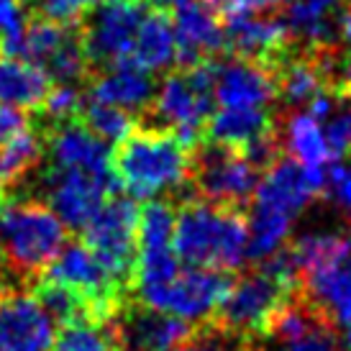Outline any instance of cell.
I'll use <instances>...</instances> for the list:
<instances>
[{
    "instance_id": "1",
    "label": "cell",
    "mask_w": 351,
    "mask_h": 351,
    "mask_svg": "<svg viewBox=\"0 0 351 351\" xmlns=\"http://www.w3.org/2000/svg\"><path fill=\"white\" fill-rule=\"evenodd\" d=\"M113 172L118 185L131 197L156 200V195L175 193L193 177V156L175 131L134 128L123 141H118Z\"/></svg>"
},
{
    "instance_id": "2",
    "label": "cell",
    "mask_w": 351,
    "mask_h": 351,
    "mask_svg": "<svg viewBox=\"0 0 351 351\" xmlns=\"http://www.w3.org/2000/svg\"><path fill=\"white\" fill-rule=\"evenodd\" d=\"M172 249L187 267L236 269L249 256V223L239 208L190 200L175 215Z\"/></svg>"
},
{
    "instance_id": "3",
    "label": "cell",
    "mask_w": 351,
    "mask_h": 351,
    "mask_svg": "<svg viewBox=\"0 0 351 351\" xmlns=\"http://www.w3.org/2000/svg\"><path fill=\"white\" fill-rule=\"evenodd\" d=\"M298 269L290 252H277L262 259L252 274L231 282V290L218 308V323L231 333H264L272 318L293 300Z\"/></svg>"
},
{
    "instance_id": "4",
    "label": "cell",
    "mask_w": 351,
    "mask_h": 351,
    "mask_svg": "<svg viewBox=\"0 0 351 351\" xmlns=\"http://www.w3.org/2000/svg\"><path fill=\"white\" fill-rule=\"evenodd\" d=\"M67 226L39 200H13L0 210V249L8 269L36 280L67 246Z\"/></svg>"
},
{
    "instance_id": "5",
    "label": "cell",
    "mask_w": 351,
    "mask_h": 351,
    "mask_svg": "<svg viewBox=\"0 0 351 351\" xmlns=\"http://www.w3.org/2000/svg\"><path fill=\"white\" fill-rule=\"evenodd\" d=\"M215 62L203 59L197 64L172 72L154 90V116L175 131L187 147H195L197 134L205 126L213 106Z\"/></svg>"
},
{
    "instance_id": "6",
    "label": "cell",
    "mask_w": 351,
    "mask_h": 351,
    "mask_svg": "<svg viewBox=\"0 0 351 351\" xmlns=\"http://www.w3.org/2000/svg\"><path fill=\"white\" fill-rule=\"evenodd\" d=\"M136 223L138 205L134 197L113 195L98 208L90 218L85 231V244L95 252L103 267L116 277L118 282L128 287L134 282L136 267Z\"/></svg>"
},
{
    "instance_id": "7",
    "label": "cell",
    "mask_w": 351,
    "mask_h": 351,
    "mask_svg": "<svg viewBox=\"0 0 351 351\" xmlns=\"http://www.w3.org/2000/svg\"><path fill=\"white\" fill-rule=\"evenodd\" d=\"M228 290H231V277L221 269L187 267L177 272L175 280L141 295L138 300L147 308L169 313L187 323H200L218 313Z\"/></svg>"
},
{
    "instance_id": "8",
    "label": "cell",
    "mask_w": 351,
    "mask_h": 351,
    "mask_svg": "<svg viewBox=\"0 0 351 351\" xmlns=\"http://www.w3.org/2000/svg\"><path fill=\"white\" fill-rule=\"evenodd\" d=\"M147 13L144 0H106L93 10L80 31L90 64L106 69L126 62Z\"/></svg>"
},
{
    "instance_id": "9",
    "label": "cell",
    "mask_w": 351,
    "mask_h": 351,
    "mask_svg": "<svg viewBox=\"0 0 351 351\" xmlns=\"http://www.w3.org/2000/svg\"><path fill=\"white\" fill-rule=\"evenodd\" d=\"M193 180L208 203L239 208L254 197L259 167L236 149L208 144L193 162Z\"/></svg>"
},
{
    "instance_id": "10",
    "label": "cell",
    "mask_w": 351,
    "mask_h": 351,
    "mask_svg": "<svg viewBox=\"0 0 351 351\" xmlns=\"http://www.w3.org/2000/svg\"><path fill=\"white\" fill-rule=\"evenodd\" d=\"M326 187L323 167H305L295 159H280L259 177L252 197V210L272 213L293 221Z\"/></svg>"
},
{
    "instance_id": "11",
    "label": "cell",
    "mask_w": 351,
    "mask_h": 351,
    "mask_svg": "<svg viewBox=\"0 0 351 351\" xmlns=\"http://www.w3.org/2000/svg\"><path fill=\"white\" fill-rule=\"evenodd\" d=\"M116 177H95L77 169H59L51 167L44 172V195L47 205L62 218L67 228H85L90 218L108 197L118 195Z\"/></svg>"
},
{
    "instance_id": "12",
    "label": "cell",
    "mask_w": 351,
    "mask_h": 351,
    "mask_svg": "<svg viewBox=\"0 0 351 351\" xmlns=\"http://www.w3.org/2000/svg\"><path fill=\"white\" fill-rule=\"evenodd\" d=\"M57 321L36 295L0 290V351H51Z\"/></svg>"
},
{
    "instance_id": "13",
    "label": "cell",
    "mask_w": 351,
    "mask_h": 351,
    "mask_svg": "<svg viewBox=\"0 0 351 351\" xmlns=\"http://www.w3.org/2000/svg\"><path fill=\"white\" fill-rule=\"evenodd\" d=\"M167 8L175 29L177 62L185 67L210 59L226 47L223 23L210 0H169Z\"/></svg>"
},
{
    "instance_id": "14",
    "label": "cell",
    "mask_w": 351,
    "mask_h": 351,
    "mask_svg": "<svg viewBox=\"0 0 351 351\" xmlns=\"http://www.w3.org/2000/svg\"><path fill=\"white\" fill-rule=\"evenodd\" d=\"M110 333L123 351H172L193 336V326L169 313L131 305L113 315Z\"/></svg>"
},
{
    "instance_id": "15",
    "label": "cell",
    "mask_w": 351,
    "mask_h": 351,
    "mask_svg": "<svg viewBox=\"0 0 351 351\" xmlns=\"http://www.w3.org/2000/svg\"><path fill=\"white\" fill-rule=\"evenodd\" d=\"M51 167L77 169L95 177H116L113 172V152L108 141L98 138L82 121L57 123L44 141ZM118 180V177H116Z\"/></svg>"
},
{
    "instance_id": "16",
    "label": "cell",
    "mask_w": 351,
    "mask_h": 351,
    "mask_svg": "<svg viewBox=\"0 0 351 351\" xmlns=\"http://www.w3.org/2000/svg\"><path fill=\"white\" fill-rule=\"evenodd\" d=\"M269 351H339V336L311 302H287L267 326Z\"/></svg>"
},
{
    "instance_id": "17",
    "label": "cell",
    "mask_w": 351,
    "mask_h": 351,
    "mask_svg": "<svg viewBox=\"0 0 351 351\" xmlns=\"http://www.w3.org/2000/svg\"><path fill=\"white\" fill-rule=\"evenodd\" d=\"M274 98H277V77L269 64L244 57L215 64L213 100H218L221 108L267 110Z\"/></svg>"
},
{
    "instance_id": "18",
    "label": "cell",
    "mask_w": 351,
    "mask_h": 351,
    "mask_svg": "<svg viewBox=\"0 0 351 351\" xmlns=\"http://www.w3.org/2000/svg\"><path fill=\"white\" fill-rule=\"evenodd\" d=\"M226 47L239 57L254 59L262 64H277L287 54L290 31L280 19H267L262 13H239L228 16L223 26Z\"/></svg>"
},
{
    "instance_id": "19",
    "label": "cell",
    "mask_w": 351,
    "mask_h": 351,
    "mask_svg": "<svg viewBox=\"0 0 351 351\" xmlns=\"http://www.w3.org/2000/svg\"><path fill=\"white\" fill-rule=\"evenodd\" d=\"M308 302L331 323H351V254L300 274Z\"/></svg>"
},
{
    "instance_id": "20",
    "label": "cell",
    "mask_w": 351,
    "mask_h": 351,
    "mask_svg": "<svg viewBox=\"0 0 351 351\" xmlns=\"http://www.w3.org/2000/svg\"><path fill=\"white\" fill-rule=\"evenodd\" d=\"M205 136L210 144L246 154L256 144L274 138V123L269 113L259 108H221L208 116Z\"/></svg>"
},
{
    "instance_id": "21",
    "label": "cell",
    "mask_w": 351,
    "mask_h": 351,
    "mask_svg": "<svg viewBox=\"0 0 351 351\" xmlns=\"http://www.w3.org/2000/svg\"><path fill=\"white\" fill-rule=\"evenodd\" d=\"M154 90L156 88L149 72L138 69L136 64L121 62V64L106 67L103 75L93 80L88 98L134 113V110H144V108L152 106Z\"/></svg>"
},
{
    "instance_id": "22",
    "label": "cell",
    "mask_w": 351,
    "mask_h": 351,
    "mask_svg": "<svg viewBox=\"0 0 351 351\" xmlns=\"http://www.w3.org/2000/svg\"><path fill=\"white\" fill-rule=\"evenodd\" d=\"M51 77L29 59L0 54V103L21 110H36L49 95Z\"/></svg>"
},
{
    "instance_id": "23",
    "label": "cell",
    "mask_w": 351,
    "mask_h": 351,
    "mask_svg": "<svg viewBox=\"0 0 351 351\" xmlns=\"http://www.w3.org/2000/svg\"><path fill=\"white\" fill-rule=\"evenodd\" d=\"M126 62L136 64L138 69H144L149 75L162 72L177 62L175 29H172V21H169L165 8H149V13L138 26L131 57Z\"/></svg>"
},
{
    "instance_id": "24",
    "label": "cell",
    "mask_w": 351,
    "mask_h": 351,
    "mask_svg": "<svg viewBox=\"0 0 351 351\" xmlns=\"http://www.w3.org/2000/svg\"><path fill=\"white\" fill-rule=\"evenodd\" d=\"M285 147H287V152H290L295 162H300L305 167H323L331 159L321 121L313 118L308 110L287 118V123H285Z\"/></svg>"
},
{
    "instance_id": "25",
    "label": "cell",
    "mask_w": 351,
    "mask_h": 351,
    "mask_svg": "<svg viewBox=\"0 0 351 351\" xmlns=\"http://www.w3.org/2000/svg\"><path fill=\"white\" fill-rule=\"evenodd\" d=\"M351 254V239L341 234H305L290 249L298 277L311 269H318L323 264H331L341 256Z\"/></svg>"
},
{
    "instance_id": "26",
    "label": "cell",
    "mask_w": 351,
    "mask_h": 351,
    "mask_svg": "<svg viewBox=\"0 0 351 351\" xmlns=\"http://www.w3.org/2000/svg\"><path fill=\"white\" fill-rule=\"evenodd\" d=\"M41 156H44V141L31 128H26L16 138L5 141L0 147V177H3V182L5 185L19 182L21 177H26V172H31L39 165Z\"/></svg>"
},
{
    "instance_id": "27",
    "label": "cell",
    "mask_w": 351,
    "mask_h": 351,
    "mask_svg": "<svg viewBox=\"0 0 351 351\" xmlns=\"http://www.w3.org/2000/svg\"><path fill=\"white\" fill-rule=\"evenodd\" d=\"M175 215V208L165 203V200H149L144 208H138L136 252L138 249H165V246H172Z\"/></svg>"
},
{
    "instance_id": "28",
    "label": "cell",
    "mask_w": 351,
    "mask_h": 351,
    "mask_svg": "<svg viewBox=\"0 0 351 351\" xmlns=\"http://www.w3.org/2000/svg\"><path fill=\"white\" fill-rule=\"evenodd\" d=\"M82 123L95 134L103 141H123V138L134 131V116L123 110V108L108 106V103H100V100L85 98V106H82Z\"/></svg>"
},
{
    "instance_id": "29",
    "label": "cell",
    "mask_w": 351,
    "mask_h": 351,
    "mask_svg": "<svg viewBox=\"0 0 351 351\" xmlns=\"http://www.w3.org/2000/svg\"><path fill=\"white\" fill-rule=\"evenodd\" d=\"M36 298L47 308L54 321L62 323H77V321H90V308L88 302L82 300L75 290H69L64 285L51 282V280H39L36 285ZM93 323V321H90Z\"/></svg>"
},
{
    "instance_id": "30",
    "label": "cell",
    "mask_w": 351,
    "mask_h": 351,
    "mask_svg": "<svg viewBox=\"0 0 351 351\" xmlns=\"http://www.w3.org/2000/svg\"><path fill=\"white\" fill-rule=\"evenodd\" d=\"M51 351H123L118 346L116 336L98 323L77 321L64 323V328L57 333Z\"/></svg>"
},
{
    "instance_id": "31",
    "label": "cell",
    "mask_w": 351,
    "mask_h": 351,
    "mask_svg": "<svg viewBox=\"0 0 351 351\" xmlns=\"http://www.w3.org/2000/svg\"><path fill=\"white\" fill-rule=\"evenodd\" d=\"M103 3L106 0H34L41 19L57 21L64 26H75L82 19H88L90 13Z\"/></svg>"
},
{
    "instance_id": "32",
    "label": "cell",
    "mask_w": 351,
    "mask_h": 351,
    "mask_svg": "<svg viewBox=\"0 0 351 351\" xmlns=\"http://www.w3.org/2000/svg\"><path fill=\"white\" fill-rule=\"evenodd\" d=\"M82 106H85V98L75 85H57V88L49 90V95H47L41 108L57 126V123L77 121L80 113H82Z\"/></svg>"
},
{
    "instance_id": "33",
    "label": "cell",
    "mask_w": 351,
    "mask_h": 351,
    "mask_svg": "<svg viewBox=\"0 0 351 351\" xmlns=\"http://www.w3.org/2000/svg\"><path fill=\"white\" fill-rule=\"evenodd\" d=\"M323 134L331 156L351 154V106L343 103L341 108H333V113L323 121Z\"/></svg>"
},
{
    "instance_id": "34",
    "label": "cell",
    "mask_w": 351,
    "mask_h": 351,
    "mask_svg": "<svg viewBox=\"0 0 351 351\" xmlns=\"http://www.w3.org/2000/svg\"><path fill=\"white\" fill-rule=\"evenodd\" d=\"M26 26V13H23V0H0V49L21 36Z\"/></svg>"
},
{
    "instance_id": "35",
    "label": "cell",
    "mask_w": 351,
    "mask_h": 351,
    "mask_svg": "<svg viewBox=\"0 0 351 351\" xmlns=\"http://www.w3.org/2000/svg\"><path fill=\"white\" fill-rule=\"evenodd\" d=\"M323 193H328L331 200L343 213H351V167L349 165H333L326 172V187Z\"/></svg>"
},
{
    "instance_id": "36",
    "label": "cell",
    "mask_w": 351,
    "mask_h": 351,
    "mask_svg": "<svg viewBox=\"0 0 351 351\" xmlns=\"http://www.w3.org/2000/svg\"><path fill=\"white\" fill-rule=\"evenodd\" d=\"M210 3L223 16H239V13H269L280 8L285 0H210Z\"/></svg>"
},
{
    "instance_id": "37",
    "label": "cell",
    "mask_w": 351,
    "mask_h": 351,
    "mask_svg": "<svg viewBox=\"0 0 351 351\" xmlns=\"http://www.w3.org/2000/svg\"><path fill=\"white\" fill-rule=\"evenodd\" d=\"M26 128H29V118L21 108L0 103V147L10 138H16L19 134H23Z\"/></svg>"
},
{
    "instance_id": "38",
    "label": "cell",
    "mask_w": 351,
    "mask_h": 351,
    "mask_svg": "<svg viewBox=\"0 0 351 351\" xmlns=\"http://www.w3.org/2000/svg\"><path fill=\"white\" fill-rule=\"evenodd\" d=\"M328 75H333V85H336V90H339V95L349 100L351 98V57L341 59L336 67L331 64Z\"/></svg>"
},
{
    "instance_id": "39",
    "label": "cell",
    "mask_w": 351,
    "mask_h": 351,
    "mask_svg": "<svg viewBox=\"0 0 351 351\" xmlns=\"http://www.w3.org/2000/svg\"><path fill=\"white\" fill-rule=\"evenodd\" d=\"M172 351H221V346L215 341H208V339H193V336H190L187 341H182Z\"/></svg>"
},
{
    "instance_id": "40",
    "label": "cell",
    "mask_w": 351,
    "mask_h": 351,
    "mask_svg": "<svg viewBox=\"0 0 351 351\" xmlns=\"http://www.w3.org/2000/svg\"><path fill=\"white\" fill-rule=\"evenodd\" d=\"M341 39L351 49V16H343V21H341Z\"/></svg>"
},
{
    "instance_id": "41",
    "label": "cell",
    "mask_w": 351,
    "mask_h": 351,
    "mask_svg": "<svg viewBox=\"0 0 351 351\" xmlns=\"http://www.w3.org/2000/svg\"><path fill=\"white\" fill-rule=\"evenodd\" d=\"M308 3H313V5H318V8H326V10H336L339 8V3H341V0H308Z\"/></svg>"
},
{
    "instance_id": "42",
    "label": "cell",
    "mask_w": 351,
    "mask_h": 351,
    "mask_svg": "<svg viewBox=\"0 0 351 351\" xmlns=\"http://www.w3.org/2000/svg\"><path fill=\"white\" fill-rule=\"evenodd\" d=\"M5 272H8V262H5V254H3V249H0V282H3Z\"/></svg>"
},
{
    "instance_id": "43",
    "label": "cell",
    "mask_w": 351,
    "mask_h": 351,
    "mask_svg": "<svg viewBox=\"0 0 351 351\" xmlns=\"http://www.w3.org/2000/svg\"><path fill=\"white\" fill-rule=\"evenodd\" d=\"M343 346H346V351H351V323H346V333H343Z\"/></svg>"
},
{
    "instance_id": "44",
    "label": "cell",
    "mask_w": 351,
    "mask_h": 351,
    "mask_svg": "<svg viewBox=\"0 0 351 351\" xmlns=\"http://www.w3.org/2000/svg\"><path fill=\"white\" fill-rule=\"evenodd\" d=\"M144 3H147V5H154V8H167L169 0H144Z\"/></svg>"
},
{
    "instance_id": "45",
    "label": "cell",
    "mask_w": 351,
    "mask_h": 351,
    "mask_svg": "<svg viewBox=\"0 0 351 351\" xmlns=\"http://www.w3.org/2000/svg\"><path fill=\"white\" fill-rule=\"evenodd\" d=\"M3 187H5V182H3V177H0V193H3Z\"/></svg>"
}]
</instances>
